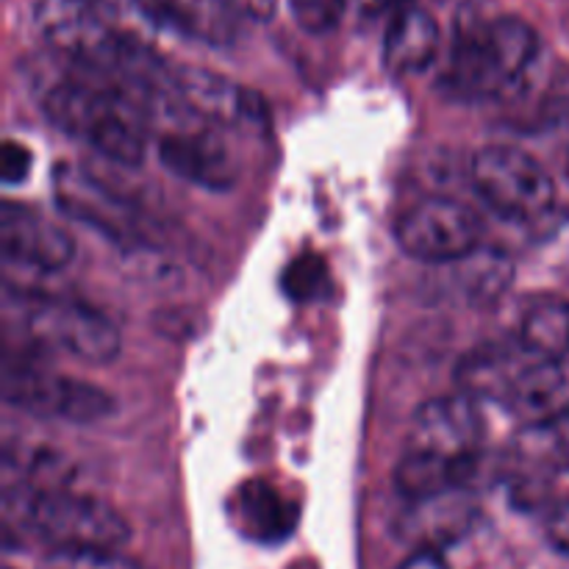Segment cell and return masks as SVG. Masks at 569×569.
Here are the masks:
<instances>
[{
	"label": "cell",
	"mask_w": 569,
	"mask_h": 569,
	"mask_svg": "<svg viewBox=\"0 0 569 569\" xmlns=\"http://www.w3.org/2000/svg\"><path fill=\"white\" fill-rule=\"evenodd\" d=\"M520 342L545 359L569 356V300L539 298L522 311Z\"/></svg>",
	"instance_id": "d6986e66"
},
{
	"label": "cell",
	"mask_w": 569,
	"mask_h": 569,
	"mask_svg": "<svg viewBox=\"0 0 569 569\" xmlns=\"http://www.w3.org/2000/svg\"><path fill=\"white\" fill-rule=\"evenodd\" d=\"M478 520V503L470 489H450L422 500H406L398 515V537L417 550H442L472 531Z\"/></svg>",
	"instance_id": "4fadbf2b"
},
{
	"label": "cell",
	"mask_w": 569,
	"mask_h": 569,
	"mask_svg": "<svg viewBox=\"0 0 569 569\" xmlns=\"http://www.w3.org/2000/svg\"><path fill=\"white\" fill-rule=\"evenodd\" d=\"M276 3L278 0H228L233 11L239 17H248V20L256 22H267L272 14H276Z\"/></svg>",
	"instance_id": "4316f807"
},
{
	"label": "cell",
	"mask_w": 569,
	"mask_h": 569,
	"mask_svg": "<svg viewBox=\"0 0 569 569\" xmlns=\"http://www.w3.org/2000/svg\"><path fill=\"white\" fill-rule=\"evenodd\" d=\"M42 569H142L117 550H53Z\"/></svg>",
	"instance_id": "603a6c76"
},
{
	"label": "cell",
	"mask_w": 569,
	"mask_h": 569,
	"mask_svg": "<svg viewBox=\"0 0 569 569\" xmlns=\"http://www.w3.org/2000/svg\"><path fill=\"white\" fill-rule=\"evenodd\" d=\"M442 48V31L431 11L420 6L395 11L383 33V64L392 76H415L428 70Z\"/></svg>",
	"instance_id": "2e32d148"
},
{
	"label": "cell",
	"mask_w": 569,
	"mask_h": 569,
	"mask_svg": "<svg viewBox=\"0 0 569 569\" xmlns=\"http://www.w3.org/2000/svg\"><path fill=\"white\" fill-rule=\"evenodd\" d=\"M159 159L172 176L194 187L231 189L237 183V161L214 131L200 128H172L159 137Z\"/></svg>",
	"instance_id": "7c38bea8"
},
{
	"label": "cell",
	"mask_w": 569,
	"mask_h": 569,
	"mask_svg": "<svg viewBox=\"0 0 569 569\" xmlns=\"http://www.w3.org/2000/svg\"><path fill=\"white\" fill-rule=\"evenodd\" d=\"M153 26L209 44H228L237 37L239 14L228 0H131Z\"/></svg>",
	"instance_id": "9a60e30c"
},
{
	"label": "cell",
	"mask_w": 569,
	"mask_h": 569,
	"mask_svg": "<svg viewBox=\"0 0 569 569\" xmlns=\"http://www.w3.org/2000/svg\"><path fill=\"white\" fill-rule=\"evenodd\" d=\"M6 531L20 528L26 537L53 550H120L131 537L126 517L106 500L70 492L67 487L33 489L6 483Z\"/></svg>",
	"instance_id": "7a4b0ae2"
},
{
	"label": "cell",
	"mask_w": 569,
	"mask_h": 569,
	"mask_svg": "<svg viewBox=\"0 0 569 569\" xmlns=\"http://www.w3.org/2000/svg\"><path fill=\"white\" fill-rule=\"evenodd\" d=\"M376 3L381 6V9H392V14H395V11L409 9V6H415V3H411V0H376Z\"/></svg>",
	"instance_id": "f1b7e54d"
},
{
	"label": "cell",
	"mask_w": 569,
	"mask_h": 569,
	"mask_svg": "<svg viewBox=\"0 0 569 569\" xmlns=\"http://www.w3.org/2000/svg\"><path fill=\"white\" fill-rule=\"evenodd\" d=\"M172 92L189 117L209 126H264L267 103L259 92L203 67H172Z\"/></svg>",
	"instance_id": "30bf717a"
},
{
	"label": "cell",
	"mask_w": 569,
	"mask_h": 569,
	"mask_svg": "<svg viewBox=\"0 0 569 569\" xmlns=\"http://www.w3.org/2000/svg\"><path fill=\"white\" fill-rule=\"evenodd\" d=\"M453 267L459 270L461 292L470 300H476V303H492V300H498L511 283V278H515L511 261L506 256L495 253V250L478 248L476 253L456 261Z\"/></svg>",
	"instance_id": "ffe728a7"
},
{
	"label": "cell",
	"mask_w": 569,
	"mask_h": 569,
	"mask_svg": "<svg viewBox=\"0 0 569 569\" xmlns=\"http://www.w3.org/2000/svg\"><path fill=\"white\" fill-rule=\"evenodd\" d=\"M537 53L539 37L522 17L470 22L456 33L445 87L461 100L500 98L526 78Z\"/></svg>",
	"instance_id": "3957f363"
},
{
	"label": "cell",
	"mask_w": 569,
	"mask_h": 569,
	"mask_svg": "<svg viewBox=\"0 0 569 569\" xmlns=\"http://www.w3.org/2000/svg\"><path fill=\"white\" fill-rule=\"evenodd\" d=\"M395 237L400 250L422 264H456L481 248L483 226L459 200L426 198L400 214Z\"/></svg>",
	"instance_id": "52a82bcc"
},
{
	"label": "cell",
	"mask_w": 569,
	"mask_h": 569,
	"mask_svg": "<svg viewBox=\"0 0 569 569\" xmlns=\"http://www.w3.org/2000/svg\"><path fill=\"white\" fill-rule=\"evenodd\" d=\"M537 353L517 339V345H487L461 361L459 387L476 400H498L503 403L520 372Z\"/></svg>",
	"instance_id": "e0dca14e"
},
{
	"label": "cell",
	"mask_w": 569,
	"mask_h": 569,
	"mask_svg": "<svg viewBox=\"0 0 569 569\" xmlns=\"http://www.w3.org/2000/svg\"><path fill=\"white\" fill-rule=\"evenodd\" d=\"M42 111L61 133L78 139L103 159L137 167L148 153V114L106 78L78 70L48 83Z\"/></svg>",
	"instance_id": "6da1fadb"
},
{
	"label": "cell",
	"mask_w": 569,
	"mask_h": 569,
	"mask_svg": "<svg viewBox=\"0 0 569 569\" xmlns=\"http://www.w3.org/2000/svg\"><path fill=\"white\" fill-rule=\"evenodd\" d=\"M3 395L14 409L44 420L89 426L114 411V398L98 383L67 378L42 367H9Z\"/></svg>",
	"instance_id": "ba28073f"
},
{
	"label": "cell",
	"mask_w": 569,
	"mask_h": 569,
	"mask_svg": "<svg viewBox=\"0 0 569 569\" xmlns=\"http://www.w3.org/2000/svg\"><path fill=\"white\" fill-rule=\"evenodd\" d=\"M33 156L31 150L26 148L17 139H6L3 142V181L6 183H22L28 176H31Z\"/></svg>",
	"instance_id": "d4e9b609"
},
{
	"label": "cell",
	"mask_w": 569,
	"mask_h": 569,
	"mask_svg": "<svg viewBox=\"0 0 569 569\" xmlns=\"http://www.w3.org/2000/svg\"><path fill=\"white\" fill-rule=\"evenodd\" d=\"M231 515L239 531L259 545L283 542L298 522L295 506L264 481L242 483L231 500Z\"/></svg>",
	"instance_id": "ac0fdd59"
},
{
	"label": "cell",
	"mask_w": 569,
	"mask_h": 569,
	"mask_svg": "<svg viewBox=\"0 0 569 569\" xmlns=\"http://www.w3.org/2000/svg\"><path fill=\"white\" fill-rule=\"evenodd\" d=\"M548 537L561 553L569 556V500L556 506L548 517Z\"/></svg>",
	"instance_id": "484cf974"
},
{
	"label": "cell",
	"mask_w": 569,
	"mask_h": 569,
	"mask_svg": "<svg viewBox=\"0 0 569 569\" xmlns=\"http://www.w3.org/2000/svg\"><path fill=\"white\" fill-rule=\"evenodd\" d=\"M28 333L42 348L87 365H109L122 348L120 331L103 311L72 298H33L28 303Z\"/></svg>",
	"instance_id": "8992f818"
},
{
	"label": "cell",
	"mask_w": 569,
	"mask_h": 569,
	"mask_svg": "<svg viewBox=\"0 0 569 569\" xmlns=\"http://www.w3.org/2000/svg\"><path fill=\"white\" fill-rule=\"evenodd\" d=\"M503 406L526 428L548 426L569 417V356H533L506 395Z\"/></svg>",
	"instance_id": "5bb4252c"
},
{
	"label": "cell",
	"mask_w": 569,
	"mask_h": 569,
	"mask_svg": "<svg viewBox=\"0 0 569 569\" xmlns=\"http://www.w3.org/2000/svg\"><path fill=\"white\" fill-rule=\"evenodd\" d=\"M348 0H289L295 22L309 33H328L345 17Z\"/></svg>",
	"instance_id": "cb8c5ba5"
},
{
	"label": "cell",
	"mask_w": 569,
	"mask_h": 569,
	"mask_svg": "<svg viewBox=\"0 0 569 569\" xmlns=\"http://www.w3.org/2000/svg\"><path fill=\"white\" fill-rule=\"evenodd\" d=\"M56 206L81 226H89L109 242L126 250H153L159 244V226L153 217L111 183L78 164H59L53 170Z\"/></svg>",
	"instance_id": "277c9868"
},
{
	"label": "cell",
	"mask_w": 569,
	"mask_h": 569,
	"mask_svg": "<svg viewBox=\"0 0 569 569\" xmlns=\"http://www.w3.org/2000/svg\"><path fill=\"white\" fill-rule=\"evenodd\" d=\"M395 569H450L445 565L442 556L437 550H415L403 565H398Z\"/></svg>",
	"instance_id": "83f0119b"
},
{
	"label": "cell",
	"mask_w": 569,
	"mask_h": 569,
	"mask_svg": "<svg viewBox=\"0 0 569 569\" xmlns=\"http://www.w3.org/2000/svg\"><path fill=\"white\" fill-rule=\"evenodd\" d=\"M0 250L9 264L37 272H59L76 256V242L59 222L28 206L3 203L0 209Z\"/></svg>",
	"instance_id": "8fae6325"
},
{
	"label": "cell",
	"mask_w": 569,
	"mask_h": 569,
	"mask_svg": "<svg viewBox=\"0 0 569 569\" xmlns=\"http://www.w3.org/2000/svg\"><path fill=\"white\" fill-rule=\"evenodd\" d=\"M406 450L450 461L478 478L483 461V417L470 395L433 398L417 409Z\"/></svg>",
	"instance_id": "9c48e42d"
},
{
	"label": "cell",
	"mask_w": 569,
	"mask_h": 569,
	"mask_svg": "<svg viewBox=\"0 0 569 569\" xmlns=\"http://www.w3.org/2000/svg\"><path fill=\"white\" fill-rule=\"evenodd\" d=\"M520 456L533 467L569 472V417L548 426L526 428L520 437Z\"/></svg>",
	"instance_id": "44dd1931"
},
{
	"label": "cell",
	"mask_w": 569,
	"mask_h": 569,
	"mask_svg": "<svg viewBox=\"0 0 569 569\" xmlns=\"http://www.w3.org/2000/svg\"><path fill=\"white\" fill-rule=\"evenodd\" d=\"M470 172L478 194L509 220H533L553 209V178L526 150L489 144L478 150Z\"/></svg>",
	"instance_id": "5b68a950"
},
{
	"label": "cell",
	"mask_w": 569,
	"mask_h": 569,
	"mask_svg": "<svg viewBox=\"0 0 569 569\" xmlns=\"http://www.w3.org/2000/svg\"><path fill=\"white\" fill-rule=\"evenodd\" d=\"M565 170H567V178H569V150H567V161H565Z\"/></svg>",
	"instance_id": "f546056e"
},
{
	"label": "cell",
	"mask_w": 569,
	"mask_h": 569,
	"mask_svg": "<svg viewBox=\"0 0 569 569\" xmlns=\"http://www.w3.org/2000/svg\"><path fill=\"white\" fill-rule=\"evenodd\" d=\"M328 267L317 253L295 259L283 272V289L295 300H317L328 292Z\"/></svg>",
	"instance_id": "7402d4cb"
}]
</instances>
